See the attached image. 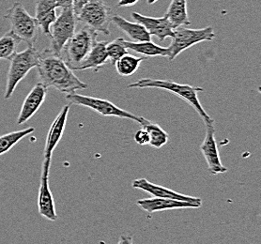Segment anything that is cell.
<instances>
[{
	"label": "cell",
	"mask_w": 261,
	"mask_h": 244,
	"mask_svg": "<svg viewBox=\"0 0 261 244\" xmlns=\"http://www.w3.org/2000/svg\"><path fill=\"white\" fill-rule=\"evenodd\" d=\"M41 83L46 88H54L65 94L75 93L76 90H87L89 86L73 73L61 56L51 49L41 52L37 66Z\"/></svg>",
	"instance_id": "obj_1"
},
{
	"label": "cell",
	"mask_w": 261,
	"mask_h": 244,
	"mask_svg": "<svg viewBox=\"0 0 261 244\" xmlns=\"http://www.w3.org/2000/svg\"><path fill=\"white\" fill-rule=\"evenodd\" d=\"M128 89H158L166 90L170 93L188 102L192 107L196 110V113L201 118L205 125L214 124V121L208 116L205 109L198 100V93L204 91L203 88L193 87L186 84H179L171 80H162V79H151V78H142L137 80L135 83L127 86Z\"/></svg>",
	"instance_id": "obj_2"
},
{
	"label": "cell",
	"mask_w": 261,
	"mask_h": 244,
	"mask_svg": "<svg viewBox=\"0 0 261 244\" xmlns=\"http://www.w3.org/2000/svg\"><path fill=\"white\" fill-rule=\"evenodd\" d=\"M41 53L34 46H28L20 53H15L10 59L11 64L7 74L6 90L4 98L9 100L12 98L18 84L24 79L29 72L37 68L39 64Z\"/></svg>",
	"instance_id": "obj_3"
},
{
	"label": "cell",
	"mask_w": 261,
	"mask_h": 244,
	"mask_svg": "<svg viewBox=\"0 0 261 244\" xmlns=\"http://www.w3.org/2000/svg\"><path fill=\"white\" fill-rule=\"evenodd\" d=\"M98 32L85 25L73 34L63 48V60L72 71H76L95 45Z\"/></svg>",
	"instance_id": "obj_4"
},
{
	"label": "cell",
	"mask_w": 261,
	"mask_h": 244,
	"mask_svg": "<svg viewBox=\"0 0 261 244\" xmlns=\"http://www.w3.org/2000/svg\"><path fill=\"white\" fill-rule=\"evenodd\" d=\"M4 19L9 21L11 32L18 37L21 42H24L29 46H34L37 42V33L39 30L38 22L27 12L24 5L20 2H14L7 10Z\"/></svg>",
	"instance_id": "obj_5"
},
{
	"label": "cell",
	"mask_w": 261,
	"mask_h": 244,
	"mask_svg": "<svg viewBox=\"0 0 261 244\" xmlns=\"http://www.w3.org/2000/svg\"><path fill=\"white\" fill-rule=\"evenodd\" d=\"M66 99L70 101V104L89 108L95 111L96 113L100 114L102 117H117L120 119H130L140 126L145 125L148 121V119L123 110L114 104L113 102L105 99L80 95L77 93L66 94Z\"/></svg>",
	"instance_id": "obj_6"
},
{
	"label": "cell",
	"mask_w": 261,
	"mask_h": 244,
	"mask_svg": "<svg viewBox=\"0 0 261 244\" xmlns=\"http://www.w3.org/2000/svg\"><path fill=\"white\" fill-rule=\"evenodd\" d=\"M215 33L212 26L204 29L191 30L185 26H179L174 30L172 42L168 46L167 59L170 61L175 60L184 51L202 42H211L214 40Z\"/></svg>",
	"instance_id": "obj_7"
},
{
	"label": "cell",
	"mask_w": 261,
	"mask_h": 244,
	"mask_svg": "<svg viewBox=\"0 0 261 244\" xmlns=\"http://www.w3.org/2000/svg\"><path fill=\"white\" fill-rule=\"evenodd\" d=\"M112 12L103 0H89L78 13L76 20L86 24L96 32L106 35L110 34Z\"/></svg>",
	"instance_id": "obj_8"
},
{
	"label": "cell",
	"mask_w": 261,
	"mask_h": 244,
	"mask_svg": "<svg viewBox=\"0 0 261 244\" xmlns=\"http://www.w3.org/2000/svg\"><path fill=\"white\" fill-rule=\"evenodd\" d=\"M76 16L72 8L61 9L56 21L50 26V35L52 48L51 51L55 54L61 55L67 42L73 36L76 28Z\"/></svg>",
	"instance_id": "obj_9"
},
{
	"label": "cell",
	"mask_w": 261,
	"mask_h": 244,
	"mask_svg": "<svg viewBox=\"0 0 261 244\" xmlns=\"http://www.w3.org/2000/svg\"><path fill=\"white\" fill-rule=\"evenodd\" d=\"M51 167V161H42L41 182L38 194V209L39 213L43 218L49 221L58 220V214L56 211V206L53 195L49 187V171Z\"/></svg>",
	"instance_id": "obj_10"
},
{
	"label": "cell",
	"mask_w": 261,
	"mask_h": 244,
	"mask_svg": "<svg viewBox=\"0 0 261 244\" xmlns=\"http://www.w3.org/2000/svg\"><path fill=\"white\" fill-rule=\"evenodd\" d=\"M215 128L214 124L206 125V135L200 146V150L208 165V169L213 175L227 172V168L223 166L220 159L219 150L215 140Z\"/></svg>",
	"instance_id": "obj_11"
},
{
	"label": "cell",
	"mask_w": 261,
	"mask_h": 244,
	"mask_svg": "<svg viewBox=\"0 0 261 244\" xmlns=\"http://www.w3.org/2000/svg\"><path fill=\"white\" fill-rule=\"evenodd\" d=\"M133 188L138 190L145 191L153 197H160V198H168V199H175L180 201L198 204L202 206V199L198 197H190L177 193L175 191L168 189L161 185L154 184L146 179H135L132 183Z\"/></svg>",
	"instance_id": "obj_12"
},
{
	"label": "cell",
	"mask_w": 261,
	"mask_h": 244,
	"mask_svg": "<svg viewBox=\"0 0 261 244\" xmlns=\"http://www.w3.org/2000/svg\"><path fill=\"white\" fill-rule=\"evenodd\" d=\"M47 88L44 87L40 82L36 84L34 88L30 90V93L24 99L23 105L18 116V125L24 124L38 112V110L41 108L42 103L45 101V98L47 95Z\"/></svg>",
	"instance_id": "obj_13"
},
{
	"label": "cell",
	"mask_w": 261,
	"mask_h": 244,
	"mask_svg": "<svg viewBox=\"0 0 261 244\" xmlns=\"http://www.w3.org/2000/svg\"><path fill=\"white\" fill-rule=\"evenodd\" d=\"M132 18L138 24H142L150 36H155L161 42L167 38L174 37V29L166 16L160 18L148 17L138 12H132Z\"/></svg>",
	"instance_id": "obj_14"
},
{
	"label": "cell",
	"mask_w": 261,
	"mask_h": 244,
	"mask_svg": "<svg viewBox=\"0 0 261 244\" xmlns=\"http://www.w3.org/2000/svg\"><path fill=\"white\" fill-rule=\"evenodd\" d=\"M70 107H71V104H67L62 107L60 114L55 119L52 125L49 129L47 138H46V143H45L44 151H43V160L44 161H52L54 150L60 143L61 138L63 137L64 131H65L66 122H67V118L69 115Z\"/></svg>",
	"instance_id": "obj_15"
},
{
	"label": "cell",
	"mask_w": 261,
	"mask_h": 244,
	"mask_svg": "<svg viewBox=\"0 0 261 244\" xmlns=\"http://www.w3.org/2000/svg\"><path fill=\"white\" fill-rule=\"evenodd\" d=\"M137 205L143 210L148 213H154L158 211H163L166 209H176V208H198L201 206L198 204L168 199V198H160V197H151L144 198L137 200Z\"/></svg>",
	"instance_id": "obj_16"
},
{
	"label": "cell",
	"mask_w": 261,
	"mask_h": 244,
	"mask_svg": "<svg viewBox=\"0 0 261 244\" xmlns=\"http://www.w3.org/2000/svg\"><path fill=\"white\" fill-rule=\"evenodd\" d=\"M56 0H37L36 1L35 19L39 28L45 36L50 35V26L56 21L57 13Z\"/></svg>",
	"instance_id": "obj_17"
},
{
	"label": "cell",
	"mask_w": 261,
	"mask_h": 244,
	"mask_svg": "<svg viewBox=\"0 0 261 244\" xmlns=\"http://www.w3.org/2000/svg\"><path fill=\"white\" fill-rule=\"evenodd\" d=\"M111 22L122 32H124L133 42H148L151 39V36L142 24L133 23L119 15H112Z\"/></svg>",
	"instance_id": "obj_18"
},
{
	"label": "cell",
	"mask_w": 261,
	"mask_h": 244,
	"mask_svg": "<svg viewBox=\"0 0 261 244\" xmlns=\"http://www.w3.org/2000/svg\"><path fill=\"white\" fill-rule=\"evenodd\" d=\"M107 42H96L95 45L90 50L89 55L79 65L76 71L92 69L94 72H98L101 67L109 61L107 52Z\"/></svg>",
	"instance_id": "obj_19"
},
{
	"label": "cell",
	"mask_w": 261,
	"mask_h": 244,
	"mask_svg": "<svg viewBox=\"0 0 261 244\" xmlns=\"http://www.w3.org/2000/svg\"><path fill=\"white\" fill-rule=\"evenodd\" d=\"M165 16L168 19L174 30L179 26L190 25L187 12V0H172Z\"/></svg>",
	"instance_id": "obj_20"
},
{
	"label": "cell",
	"mask_w": 261,
	"mask_h": 244,
	"mask_svg": "<svg viewBox=\"0 0 261 244\" xmlns=\"http://www.w3.org/2000/svg\"><path fill=\"white\" fill-rule=\"evenodd\" d=\"M122 43L128 50H132L136 53L143 55L146 58L154 57H166L168 56V48L162 47L151 41L148 42H129L122 39Z\"/></svg>",
	"instance_id": "obj_21"
},
{
	"label": "cell",
	"mask_w": 261,
	"mask_h": 244,
	"mask_svg": "<svg viewBox=\"0 0 261 244\" xmlns=\"http://www.w3.org/2000/svg\"><path fill=\"white\" fill-rule=\"evenodd\" d=\"M147 60L146 57L137 58L133 55L126 54L116 61L115 67L118 74L123 77H128L136 73L139 69V66L144 60Z\"/></svg>",
	"instance_id": "obj_22"
},
{
	"label": "cell",
	"mask_w": 261,
	"mask_h": 244,
	"mask_svg": "<svg viewBox=\"0 0 261 244\" xmlns=\"http://www.w3.org/2000/svg\"><path fill=\"white\" fill-rule=\"evenodd\" d=\"M35 129L33 127L27 128L21 131H12L0 137V156L9 152L11 149L17 145L19 141L23 138L34 132Z\"/></svg>",
	"instance_id": "obj_23"
},
{
	"label": "cell",
	"mask_w": 261,
	"mask_h": 244,
	"mask_svg": "<svg viewBox=\"0 0 261 244\" xmlns=\"http://www.w3.org/2000/svg\"><path fill=\"white\" fill-rule=\"evenodd\" d=\"M146 129L149 135V146L155 149H161L168 143L169 137L165 130H163L158 124L148 121L145 125L141 126Z\"/></svg>",
	"instance_id": "obj_24"
},
{
	"label": "cell",
	"mask_w": 261,
	"mask_h": 244,
	"mask_svg": "<svg viewBox=\"0 0 261 244\" xmlns=\"http://www.w3.org/2000/svg\"><path fill=\"white\" fill-rule=\"evenodd\" d=\"M21 40L9 31L0 38V60H10L17 52Z\"/></svg>",
	"instance_id": "obj_25"
},
{
	"label": "cell",
	"mask_w": 261,
	"mask_h": 244,
	"mask_svg": "<svg viewBox=\"0 0 261 244\" xmlns=\"http://www.w3.org/2000/svg\"><path fill=\"white\" fill-rule=\"evenodd\" d=\"M122 39L123 38H118L113 42H107V52L108 59L111 60L114 64L124 55L128 54V49L125 47L124 44L122 43Z\"/></svg>",
	"instance_id": "obj_26"
},
{
	"label": "cell",
	"mask_w": 261,
	"mask_h": 244,
	"mask_svg": "<svg viewBox=\"0 0 261 244\" xmlns=\"http://www.w3.org/2000/svg\"><path fill=\"white\" fill-rule=\"evenodd\" d=\"M134 139L136 141V143L140 145V146H146L149 144V135H148V132L147 131L146 129L141 128L140 130L136 132Z\"/></svg>",
	"instance_id": "obj_27"
},
{
	"label": "cell",
	"mask_w": 261,
	"mask_h": 244,
	"mask_svg": "<svg viewBox=\"0 0 261 244\" xmlns=\"http://www.w3.org/2000/svg\"><path fill=\"white\" fill-rule=\"evenodd\" d=\"M89 0H72V11L74 12L75 16H77L78 13L82 10L83 8Z\"/></svg>",
	"instance_id": "obj_28"
},
{
	"label": "cell",
	"mask_w": 261,
	"mask_h": 244,
	"mask_svg": "<svg viewBox=\"0 0 261 244\" xmlns=\"http://www.w3.org/2000/svg\"><path fill=\"white\" fill-rule=\"evenodd\" d=\"M56 4L60 9L72 8V0H56Z\"/></svg>",
	"instance_id": "obj_29"
},
{
	"label": "cell",
	"mask_w": 261,
	"mask_h": 244,
	"mask_svg": "<svg viewBox=\"0 0 261 244\" xmlns=\"http://www.w3.org/2000/svg\"><path fill=\"white\" fill-rule=\"evenodd\" d=\"M139 0H119L118 6L119 8H127V7L134 6L136 5Z\"/></svg>",
	"instance_id": "obj_30"
},
{
	"label": "cell",
	"mask_w": 261,
	"mask_h": 244,
	"mask_svg": "<svg viewBox=\"0 0 261 244\" xmlns=\"http://www.w3.org/2000/svg\"><path fill=\"white\" fill-rule=\"evenodd\" d=\"M133 237L130 235H121L118 244H133Z\"/></svg>",
	"instance_id": "obj_31"
},
{
	"label": "cell",
	"mask_w": 261,
	"mask_h": 244,
	"mask_svg": "<svg viewBox=\"0 0 261 244\" xmlns=\"http://www.w3.org/2000/svg\"><path fill=\"white\" fill-rule=\"evenodd\" d=\"M157 1H159V0H147L148 4H149V5H152V4H154V3H156Z\"/></svg>",
	"instance_id": "obj_32"
}]
</instances>
